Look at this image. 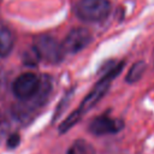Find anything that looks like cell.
Listing matches in <instances>:
<instances>
[{"mask_svg":"<svg viewBox=\"0 0 154 154\" xmlns=\"http://www.w3.org/2000/svg\"><path fill=\"white\" fill-rule=\"evenodd\" d=\"M123 66H124L123 63H122V64H118L117 66H114L113 69H111V70L94 85V88L90 90V93L84 97V100L82 101V103L79 105V107L76 109L81 116H83L89 108H91L93 106H95V103L106 94V91L108 90V88H109V85H111L112 79L122 71Z\"/></svg>","mask_w":154,"mask_h":154,"instance_id":"obj_1","label":"cell"},{"mask_svg":"<svg viewBox=\"0 0 154 154\" xmlns=\"http://www.w3.org/2000/svg\"><path fill=\"white\" fill-rule=\"evenodd\" d=\"M111 11L108 0H81L75 8L77 17L85 22H99L105 19Z\"/></svg>","mask_w":154,"mask_h":154,"instance_id":"obj_2","label":"cell"},{"mask_svg":"<svg viewBox=\"0 0 154 154\" xmlns=\"http://www.w3.org/2000/svg\"><path fill=\"white\" fill-rule=\"evenodd\" d=\"M34 51L38 55L40 59H43L48 63L55 64L59 63L64 57V49L58 41L51 36L43 35L35 40L34 43Z\"/></svg>","mask_w":154,"mask_h":154,"instance_id":"obj_3","label":"cell"},{"mask_svg":"<svg viewBox=\"0 0 154 154\" xmlns=\"http://www.w3.org/2000/svg\"><path fill=\"white\" fill-rule=\"evenodd\" d=\"M41 85V79L35 76L34 73H23L18 76L12 85L13 94L19 99V100H29L31 99L40 89Z\"/></svg>","mask_w":154,"mask_h":154,"instance_id":"obj_4","label":"cell"},{"mask_svg":"<svg viewBox=\"0 0 154 154\" xmlns=\"http://www.w3.org/2000/svg\"><path fill=\"white\" fill-rule=\"evenodd\" d=\"M91 41V34L85 28H76L71 30L61 46L65 53H77L78 51L85 48Z\"/></svg>","mask_w":154,"mask_h":154,"instance_id":"obj_5","label":"cell"},{"mask_svg":"<svg viewBox=\"0 0 154 154\" xmlns=\"http://www.w3.org/2000/svg\"><path fill=\"white\" fill-rule=\"evenodd\" d=\"M124 124L120 119H116L108 116H99L93 119V122L89 125L90 132L94 135H108V134H116L123 129Z\"/></svg>","mask_w":154,"mask_h":154,"instance_id":"obj_6","label":"cell"},{"mask_svg":"<svg viewBox=\"0 0 154 154\" xmlns=\"http://www.w3.org/2000/svg\"><path fill=\"white\" fill-rule=\"evenodd\" d=\"M13 36L10 30L0 28V57H6L13 48Z\"/></svg>","mask_w":154,"mask_h":154,"instance_id":"obj_7","label":"cell"},{"mask_svg":"<svg viewBox=\"0 0 154 154\" xmlns=\"http://www.w3.org/2000/svg\"><path fill=\"white\" fill-rule=\"evenodd\" d=\"M67 154H95V149L84 140H77L69 149Z\"/></svg>","mask_w":154,"mask_h":154,"instance_id":"obj_8","label":"cell"},{"mask_svg":"<svg viewBox=\"0 0 154 154\" xmlns=\"http://www.w3.org/2000/svg\"><path fill=\"white\" fill-rule=\"evenodd\" d=\"M144 70H146V64H144L143 61H137V63H135V64L130 67V70H129V72H128V75H126V77H125L126 82H128V83H134V82H136L137 79H140V78L142 77Z\"/></svg>","mask_w":154,"mask_h":154,"instance_id":"obj_9","label":"cell"},{"mask_svg":"<svg viewBox=\"0 0 154 154\" xmlns=\"http://www.w3.org/2000/svg\"><path fill=\"white\" fill-rule=\"evenodd\" d=\"M20 142V136L18 134H12L7 140V147L8 148H16Z\"/></svg>","mask_w":154,"mask_h":154,"instance_id":"obj_10","label":"cell"}]
</instances>
